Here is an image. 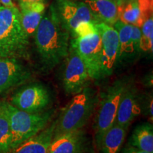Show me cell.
Masks as SVG:
<instances>
[{"instance_id": "1", "label": "cell", "mask_w": 153, "mask_h": 153, "mask_svg": "<svg viewBox=\"0 0 153 153\" xmlns=\"http://www.w3.org/2000/svg\"><path fill=\"white\" fill-rule=\"evenodd\" d=\"M33 36L37 52L45 69L55 68L68 56L70 33L61 22L54 4L45 11Z\"/></svg>"}, {"instance_id": "2", "label": "cell", "mask_w": 153, "mask_h": 153, "mask_svg": "<svg viewBox=\"0 0 153 153\" xmlns=\"http://www.w3.org/2000/svg\"><path fill=\"white\" fill-rule=\"evenodd\" d=\"M29 38L21 24L18 8H0V58L28 57Z\"/></svg>"}, {"instance_id": "3", "label": "cell", "mask_w": 153, "mask_h": 153, "mask_svg": "<svg viewBox=\"0 0 153 153\" xmlns=\"http://www.w3.org/2000/svg\"><path fill=\"white\" fill-rule=\"evenodd\" d=\"M97 102V92L89 87L74 95L55 120L53 137L82 129L92 116Z\"/></svg>"}, {"instance_id": "4", "label": "cell", "mask_w": 153, "mask_h": 153, "mask_svg": "<svg viewBox=\"0 0 153 153\" xmlns=\"http://www.w3.org/2000/svg\"><path fill=\"white\" fill-rule=\"evenodd\" d=\"M11 130V150L49 125L53 111L28 113L6 102Z\"/></svg>"}, {"instance_id": "5", "label": "cell", "mask_w": 153, "mask_h": 153, "mask_svg": "<svg viewBox=\"0 0 153 153\" xmlns=\"http://www.w3.org/2000/svg\"><path fill=\"white\" fill-rule=\"evenodd\" d=\"M125 78L116 80L108 87L99 105L95 123V140L97 147L104 133L115 123L118 106L122 95L128 83Z\"/></svg>"}, {"instance_id": "6", "label": "cell", "mask_w": 153, "mask_h": 153, "mask_svg": "<svg viewBox=\"0 0 153 153\" xmlns=\"http://www.w3.org/2000/svg\"><path fill=\"white\" fill-rule=\"evenodd\" d=\"M70 45L83 60L91 79H101V39L99 32L85 37L73 38Z\"/></svg>"}, {"instance_id": "7", "label": "cell", "mask_w": 153, "mask_h": 153, "mask_svg": "<svg viewBox=\"0 0 153 153\" xmlns=\"http://www.w3.org/2000/svg\"><path fill=\"white\" fill-rule=\"evenodd\" d=\"M91 79L87 68L76 51L70 45L62 74V84L68 94L75 95L88 87Z\"/></svg>"}, {"instance_id": "8", "label": "cell", "mask_w": 153, "mask_h": 153, "mask_svg": "<svg viewBox=\"0 0 153 153\" xmlns=\"http://www.w3.org/2000/svg\"><path fill=\"white\" fill-rule=\"evenodd\" d=\"M51 96L43 85H34L21 89L11 99L10 104L28 113L44 111L51 104Z\"/></svg>"}, {"instance_id": "9", "label": "cell", "mask_w": 153, "mask_h": 153, "mask_svg": "<svg viewBox=\"0 0 153 153\" xmlns=\"http://www.w3.org/2000/svg\"><path fill=\"white\" fill-rule=\"evenodd\" d=\"M97 28L101 39V78L112 74L118 60L119 41L118 32L113 26L104 23L97 24Z\"/></svg>"}, {"instance_id": "10", "label": "cell", "mask_w": 153, "mask_h": 153, "mask_svg": "<svg viewBox=\"0 0 153 153\" xmlns=\"http://www.w3.org/2000/svg\"><path fill=\"white\" fill-rule=\"evenodd\" d=\"M54 6L61 22L70 35L79 23L90 22L99 24L85 2L73 0H56Z\"/></svg>"}, {"instance_id": "11", "label": "cell", "mask_w": 153, "mask_h": 153, "mask_svg": "<svg viewBox=\"0 0 153 153\" xmlns=\"http://www.w3.org/2000/svg\"><path fill=\"white\" fill-rule=\"evenodd\" d=\"M48 153H94L91 140L79 129L53 137Z\"/></svg>"}, {"instance_id": "12", "label": "cell", "mask_w": 153, "mask_h": 153, "mask_svg": "<svg viewBox=\"0 0 153 153\" xmlns=\"http://www.w3.org/2000/svg\"><path fill=\"white\" fill-rule=\"evenodd\" d=\"M142 111V101L139 91L133 85L128 83L120 99L115 123L128 128Z\"/></svg>"}, {"instance_id": "13", "label": "cell", "mask_w": 153, "mask_h": 153, "mask_svg": "<svg viewBox=\"0 0 153 153\" xmlns=\"http://www.w3.org/2000/svg\"><path fill=\"white\" fill-rule=\"evenodd\" d=\"M30 76L29 70L17 59L0 58V94L22 85Z\"/></svg>"}, {"instance_id": "14", "label": "cell", "mask_w": 153, "mask_h": 153, "mask_svg": "<svg viewBox=\"0 0 153 153\" xmlns=\"http://www.w3.org/2000/svg\"><path fill=\"white\" fill-rule=\"evenodd\" d=\"M55 120L34 136L13 149L12 153H48L53 139Z\"/></svg>"}, {"instance_id": "15", "label": "cell", "mask_w": 153, "mask_h": 153, "mask_svg": "<svg viewBox=\"0 0 153 153\" xmlns=\"http://www.w3.org/2000/svg\"><path fill=\"white\" fill-rule=\"evenodd\" d=\"M21 24L28 38L33 36L45 11L42 2H20Z\"/></svg>"}, {"instance_id": "16", "label": "cell", "mask_w": 153, "mask_h": 153, "mask_svg": "<svg viewBox=\"0 0 153 153\" xmlns=\"http://www.w3.org/2000/svg\"><path fill=\"white\" fill-rule=\"evenodd\" d=\"M98 23L113 26L118 20V6L114 0H85Z\"/></svg>"}, {"instance_id": "17", "label": "cell", "mask_w": 153, "mask_h": 153, "mask_svg": "<svg viewBox=\"0 0 153 153\" xmlns=\"http://www.w3.org/2000/svg\"><path fill=\"white\" fill-rule=\"evenodd\" d=\"M127 129L115 123L104 133L97 146L101 153H119L125 140Z\"/></svg>"}, {"instance_id": "18", "label": "cell", "mask_w": 153, "mask_h": 153, "mask_svg": "<svg viewBox=\"0 0 153 153\" xmlns=\"http://www.w3.org/2000/svg\"><path fill=\"white\" fill-rule=\"evenodd\" d=\"M114 28L117 30L119 41V51L118 59L122 60L123 58H128L136 53L133 47L132 41V30L133 26L126 24L118 20L113 25Z\"/></svg>"}, {"instance_id": "19", "label": "cell", "mask_w": 153, "mask_h": 153, "mask_svg": "<svg viewBox=\"0 0 153 153\" xmlns=\"http://www.w3.org/2000/svg\"><path fill=\"white\" fill-rule=\"evenodd\" d=\"M129 145L148 153H153V127L145 123L137 126L132 134Z\"/></svg>"}, {"instance_id": "20", "label": "cell", "mask_w": 153, "mask_h": 153, "mask_svg": "<svg viewBox=\"0 0 153 153\" xmlns=\"http://www.w3.org/2000/svg\"><path fill=\"white\" fill-rule=\"evenodd\" d=\"M10 124L5 101H0V153L11 150Z\"/></svg>"}, {"instance_id": "21", "label": "cell", "mask_w": 153, "mask_h": 153, "mask_svg": "<svg viewBox=\"0 0 153 153\" xmlns=\"http://www.w3.org/2000/svg\"><path fill=\"white\" fill-rule=\"evenodd\" d=\"M118 9V20L126 24L141 28L140 11L137 0L126 1Z\"/></svg>"}, {"instance_id": "22", "label": "cell", "mask_w": 153, "mask_h": 153, "mask_svg": "<svg viewBox=\"0 0 153 153\" xmlns=\"http://www.w3.org/2000/svg\"><path fill=\"white\" fill-rule=\"evenodd\" d=\"M141 38L140 48L143 52L152 53V36H153V17L150 16L143 23L140 28Z\"/></svg>"}, {"instance_id": "23", "label": "cell", "mask_w": 153, "mask_h": 153, "mask_svg": "<svg viewBox=\"0 0 153 153\" xmlns=\"http://www.w3.org/2000/svg\"><path fill=\"white\" fill-rule=\"evenodd\" d=\"M97 24L90 22H83L79 23L72 30L71 35L73 38L85 37L98 31Z\"/></svg>"}, {"instance_id": "24", "label": "cell", "mask_w": 153, "mask_h": 153, "mask_svg": "<svg viewBox=\"0 0 153 153\" xmlns=\"http://www.w3.org/2000/svg\"><path fill=\"white\" fill-rule=\"evenodd\" d=\"M140 11V24L143 23L150 16H152V0H137Z\"/></svg>"}, {"instance_id": "25", "label": "cell", "mask_w": 153, "mask_h": 153, "mask_svg": "<svg viewBox=\"0 0 153 153\" xmlns=\"http://www.w3.org/2000/svg\"><path fill=\"white\" fill-rule=\"evenodd\" d=\"M140 38H141V30L140 28L137 26H133V30H132V41H133V47L135 52L139 53L140 51Z\"/></svg>"}, {"instance_id": "26", "label": "cell", "mask_w": 153, "mask_h": 153, "mask_svg": "<svg viewBox=\"0 0 153 153\" xmlns=\"http://www.w3.org/2000/svg\"><path fill=\"white\" fill-rule=\"evenodd\" d=\"M122 153H148L146 152H144V151L139 150L135 147L131 146V145H127L125 148L123 149V151H122Z\"/></svg>"}, {"instance_id": "27", "label": "cell", "mask_w": 153, "mask_h": 153, "mask_svg": "<svg viewBox=\"0 0 153 153\" xmlns=\"http://www.w3.org/2000/svg\"><path fill=\"white\" fill-rule=\"evenodd\" d=\"M153 104V101H152V97L151 96L150 97H149L148 101V105H147V110H148V114L149 117L151 118V121L152 120V117H153V115H152V104Z\"/></svg>"}, {"instance_id": "28", "label": "cell", "mask_w": 153, "mask_h": 153, "mask_svg": "<svg viewBox=\"0 0 153 153\" xmlns=\"http://www.w3.org/2000/svg\"><path fill=\"white\" fill-rule=\"evenodd\" d=\"M1 5L5 7H14L15 5L12 2V0H0Z\"/></svg>"}, {"instance_id": "29", "label": "cell", "mask_w": 153, "mask_h": 153, "mask_svg": "<svg viewBox=\"0 0 153 153\" xmlns=\"http://www.w3.org/2000/svg\"><path fill=\"white\" fill-rule=\"evenodd\" d=\"M48 0H20V2H42L46 4Z\"/></svg>"}, {"instance_id": "30", "label": "cell", "mask_w": 153, "mask_h": 153, "mask_svg": "<svg viewBox=\"0 0 153 153\" xmlns=\"http://www.w3.org/2000/svg\"><path fill=\"white\" fill-rule=\"evenodd\" d=\"M114 1L116 4V5L118 6V7H119L120 6L123 5V4H125L128 0H114Z\"/></svg>"}, {"instance_id": "31", "label": "cell", "mask_w": 153, "mask_h": 153, "mask_svg": "<svg viewBox=\"0 0 153 153\" xmlns=\"http://www.w3.org/2000/svg\"><path fill=\"white\" fill-rule=\"evenodd\" d=\"M1 7H2V6H1V2H0V8H1Z\"/></svg>"}, {"instance_id": "32", "label": "cell", "mask_w": 153, "mask_h": 153, "mask_svg": "<svg viewBox=\"0 0 153 153\" xmlns=\"http://www.w3.org/2000/svg\"><path fill=\"white\" fill-rule=\"evenodd\" d=\"M128 1H133V0H128Z\"/></svg>"}, {"instance_id": "33", "label": "cell", "mask_w": 153, "mask_h": 153, "mask_svg": "<svg viewBox=\"0 0 153 153\" xmlns=\"http://www.w3.org/2000/svg\"></svg>"}]
</instances>
